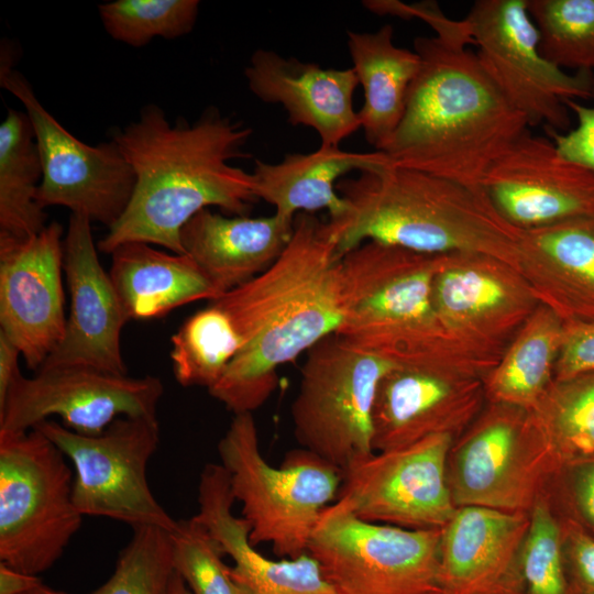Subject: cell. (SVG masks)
Listing matches in <instances>:
<instances>
[{"label": "cell", "instance_id": "obj_1", "mask_svg": "<svg viewBox=\"0 0 594 594\" xmlns=\"http://www.w3.org/2000/svg\"><path fill=\"white\" fill-rule=\"evenodd\" d=\"M340 261L332 221L301 212L267 270L209 301L229 316L243 343L208 389L213 398L234 415L253 414L276 391L279 367L338 331Z\"/></svg>", "mask_w": 594, "mask_h": 594}, {"label": "cell", "instance_id": "obj_2", "mask_svg": "<svg viewBox=\"0 0 594 594\" xmlns=\"http://www.w3.org/2000/svg\"><path fill=\"white\" fill-rule=\"evenodd\" d=\"M252 129L206 110L194 123H172L148 105L139 119L113 135L135 175L132 198L122 217L98 242L106 254L121 244L144 242L184 254L183 227L199 211L219 207L246 216L255 196L252 173L234 166Z\"/></svg>", "mask_w": 594, "mask_h": 594}, {"label": "cell", "instance_id": "obj_3", "mask_svg": "<svg viewBox=\"0 0 594 594\" xmlns=\"http://www.w3.org/2000/svg\"><path fill=\"white\" fill-rule=\"evenodd\" d=\"M470 32L419 36L420 69L383 151L398 166L481 188L490 166L529 125L468 50Z\"/></svg>", "mask_w": 594, "mask_h": 594}, {"label": "cell", "instance_id": "obj_4", "mask_svg": "<svg viewBox=\"0 0 594 594\" xmlns=\"http://www.w3.org/2000/svg\"><path fill=\"white\" fill-rule=\"evenodd\" d=\"M346 213L331 220L342 257L366 241L421 254H479L519 261L522 231L509 224L482 188L393 164L343 178ZM330 220V219H329Z\"/></svg>", "mask_w": 594, "mask_h": 594}, {"label": "cell", "instance_id": "obj_5", "mask_svg": "<svg viewBox=\"0 0 594 594\" xmlns=\"http://www.w3.org/2000/svg\"><path fill=\"white\" fill-rule=\"evenodd\" d=\"M444 254L366 241L340 261L336 334L397 364L443 358L444 326L432 289Z\"/></svg>", "mask_w": 594, "mask_h": 594}, {"label": "cell", "instance_id": "obj_6", "mask_svg": "<svg viewBox=\"0 0 594 594\" xmlns=\"http://www.w3.org/2000/svg\"><path fill=\"white\" fill-rule=\"evenodd\" d=\"M218 453L250 524L251 543H268L283 559L307 552L323 509L337 499L341 471L302 448L279 466L271 465L261 453L251 413L233 416Z\"/></svg>", "mask_w": 594, "mask_h": 594}, {"label": "cell", "instance_id": "obj_7", "mask_svg": "<svg viewBox=\"0 0 594 594\" xmlns=\"http://www.w3.org/2000/svg\"><path fill=\"white\" fill-rule=\"evenodd\" d=\"M66 459L36 428L0 433V563L37 576L79 530Z\"/></svg>", "mask_w": 594, "mask_h": 594}, {"label": "cell", "instance_id": "obj_8", "mask_svg": "<svg viewBox=\"0 0 594 594\" xmlns=\"http://www.w3.org/2000/svg\"><path fill=\"white\" fill-rule=\"evenodd\" d=\"M397 363L333 333L307 352L290 416L297 442L340 471L374 452L373 408Z\"/></svg>", "mask_w": 594, "mask_h": 594}, {"label": "cell", "instance_id": "obj_9", "mask_svg": "<svg viewBox=\"0 0 594 594\" xmlns=\"http://www.w3.org/2000/svg\"><path fill=\"white\" fill-rule=\"evenodd\" d=\"M441 532L365 521L333 502L307 552L340 594H442Z\"/></svg>", "mask_w": 594, "mask_h": 594}, {"label": "cell", "instance_id": "obj_10", "mask_svg": "<svg viewBox=\"0 0 594 594\" xmlns=\"http://www.w3.org/2000/svg\"><path fill=\"white\" fill-rule=\"evenodd\" d=\"M34 428L70 461L74 502L82 516L174 530L177 520L157 502L147 481V464L160 443L157 417H120L94 436L50 419Z\"/></svg>", "mask_w": 594, "mask_h": 594}, {"label": "cell", "instance_id": "obj_11", "mask_svg": "<svg viewBox=\"0 0 594 594\" xmlns=\"http://www.w3.org/2000/svg\"><path fill=\"white\" fill-rule=\"evenodd\" d=\"M464 20L483 70L529 128L569 131L564 100L592 97L594 75H570L541 55L527 0H477Z\"/></svg>", "mask_w": 594, "mask_h": 594}, {"label": "cell", "instance_id": "obj_12", "mask_svg": "<svg viewBox=\"0 0 594 594\" xmlns=\"http://www.w3.org/2000/svg\"><path fill=\"white\" fill-rule=\"evenodd\" d=\"M0 84L23 105L42 163L37 204L68 208L112 227L133 195L135 175L117 142L89 145L67 131L38 101L23 75L1 62Z\"/></svg>", "mask_w": 594, "mask_h": 594}, {"label": "cell", "instance_id": "obj_13", "mask_svg": "<svg viewBox=\"0 0 594 594\" xmlns=\"http://www.w3.org/2000/svg\"><path fill=\"white\" fill-rule=\"evenodd\" d=\"M451 435L374 451L341 471L334 502L358 518L406 529H442L455 512L448 482Z\"/></svg>", "mask_w": 594, "mask_h": 594}, {"label": "cell", "instance_id": "obj_14", "mask_svg": "<svg viewBox=\"0 0 594 594\" xmlns=\"http://www.w3.org/2000/svg\"><path fill=\"white\" fill-rule=\"evenodd\" d=\"M164 385L158 377H133L91 367L20 374L0 405V433L24 432L52 416L81 435H99L120 417H156Z\"/></svg>", "mask_w": 594, "mask_h": 594}, {"label": "cell", "instance_id": "obj_15", "mask_svg": "<svg viewBox=\"0 0 594 594\" xmlns=\"http://www.w3.org/2000/svg\"><path fill=\"white\" fill-rule=\"evenodd\" d=\"M481 188L521 231L594 213V172L566 158L548 135L529 130L490 166Z\"/></svg>", "mask_w": 594, "mask_h": 594}, {"label": "cell", "instance_id": "obj_16", "mask_svg": "<svg viewBox=\"0 0 594 594\" xmlns=\"http://www.w3.org/2000/svg\"><path fill=\"white\" fill-rule=\"evenodd\" d=\"M62 237L51 222L26 240L0 239V331L35 372L65 333Z\"/></svg>", "mask_w": 594, "mask_h": 594}, {"label": "cell", "instance_id": "obj_17", "mask_svg": "<svg viewBox=\"0 0 594 594\" xmlns=\"http://www.w3.org/2000/svg\"><path fill=\"white\" fill-rule=\"evenodd\" d=\"M64 271L70 295L65 333L37 371L82 366L128 374L120 342L130 319L99 262L91 221L82 215L72 213L69 218Z\"/></svg>", "mask_w": 594, "mask_h": 594}, {"label": "cell", "instance_id": "obj_18", "mask_svg": "<svg viewBox=\"0 0 594 594\" xmlns=\"http://www.w3.org/2000/svg\"><path fill=\"white\" fill-rule=\"evenodd\" d=\"M529 519L520 512L466 505L442 528V594H525L520 546Z\"/></svg>", "mask_w": 594, "mask_h": 594}, {"label": "cell", "instance_id": "obj_19", "mask_svg": "<svg viewBox=\"0 0 594 594\" xmlns=\"http://www.w3.org/2000/svg\"><path fill=\"white\" fill-rule=\"evenodd\" d=\"M244 76L256 98L285 109L290 124L315 130L320 146L340 147L361 129L353 107L359 81L352 67L323 68L258 48L252 54Z\"/></svg>", "mask_w": 594, "mask_h": 594}, {"label": "cell", "instance_id": "obj_20", "mask_svg": "<svg viewBox=\"0 0 594 594\" xmlns=\"http://www.w3.org/2000/svg\"><path fill=\"white\" fill-rule=\"evenodd\" d=\"M234 502L227 470L221 464H206L199 476L195 517L232 559L231 574L248 594H340L308 552L272 560L257 551L250 541V524L232 513Z\"/></svg>", "mask_w": 594, "mask_h": 594}, {"label": "cell", "instance_id": "obj_21", "mask_svg": "<svg viewBox=\"0 0 594 594\" xmlns=\"http://www.w3.org/2000/svg\"><path fill=\"white\" fill-rule=\"evenodd\" d=\"M294 220L224 216L204 209L180 231V243L220 296L267 270L288 244Z\"/></svg>", "mask_w": 594, "mask_h": 594}, {"label": "cell", "instance_id": "obj_22", "mask_svg": "<svg viewBox=\"0 0 594 594\" xmlns=\"http://www.w3.org/2000/svg\"><path fill=\"white\" fill-rule=\"evenodd\" d=\"M468 408L446 366L397 364L381 381L373 408V449L405 447L433 435H452Z\"/></svg>", "mask_w": 594, "mask_h": 594}, {"label": "cell", "instance_id": "obj_23", "mask_svg": "<svg viewBox=\"0 0 594 594\" xmlns=\"http://www.w3.org/2000/svg\"><path fill=\"white\" fill-rule=\"evenodd\" d=\"M386 157L378 151L360 153L319 146L310 153L287 154L278 163L256 160L252 172L255 196L285 219L324 209L330 220H338L348 211L338 183L350 172L373 167Z\"/></svg>", "mask_w": 594, "mask_h": 594}, {"label": "cell", "instance_id": "obj_24", "mask_svg": "<svg viewBox=\"0 0 594 594\" xmlns=\"http://www.w3.org/2000/svg\"><path fill=\"white\" fill-rule=\"evenodd\" d=\"M110 279L129 319H152L197 300L220 297L187 255L129 242L111 252Z\"/></svg>", "mask_w": 594, "mask_h": 594}, {"label": "cell", "instance_id": "obj_25", "mask_svg": "<svg viewBox=\"0 0 594 594\" xmlns=\"http://www.w3.org/2000/svg\"><path fill=\"white\" fill-rule=\"evenodd\" d=\"M449 487L454 503L517 512L528 497L531 459L509 421L476 431L452 461Z\"/></svg>", "mask_w": 594, "mask_h": 594}, {"label": "cell", "instance_id": "obj_26", "mask_svg": "<svg viewBox=\"0 0 594 594\" xmlns=\"http://www.w3.org/2000/svg\"><path fill=\"white\" fill-rule=\"evenodd\" d=\"M385 24L375 32H346V43L364 101L358 111L366 141L383 152L396 132L410 86L420 69V57L393 41Z\"/></svg>", "mask_w": 594, "mask_h": 594}, {"label": "cell", "instance_id": "obj_27", "mask_svg": "<svg viewBox=\"0 0 594 594\" xmlns=\"http://www.w3.org/2000/svg\"><path fill=\"white\" fill-rule=\"evenodd\" d=\"M549 268L552 299L565 322H594V213L522 231L520 261Z\"/></svg>", "mask_w": 594, "mask_h": 594}, {"label": "cell", "instance_id": "obj_28", "mask_svg": "<svg viewBox=\"0 0 594 594\" xmlns=\"http://www.w3.org/2000/svg\"><path fill=\"white\" fill-rule=\"evenodd\" d=\"M42 175L29 117L9 109L0 124V239L26 240L47 226L36 201Z\"/></svg>", "mask_w": 594, "mask_h": 594}, {"label": "cell", "instance_id": "obj_29", "mask_svg": "<svg viewBox=\"0 0 594 594\" xmlns=\"http://www.w3.org/2000/svg\"><path fill=\"white\" fill-rule=\"evenodd\" d=\"M170 343L177 382L207 389L220 381L243 345L229 316L212 302L188 317Z\"/></svg>", "mask_w": 594, "mask_h": 594}, {"label": "cell", "instance_id": "obj_30", "mask_svg": "<svg viewBox=\"0 0 594 594\" xmlns=\"http://www.w3.org/2000/svg\"><path fill=\"white\" fill-rule=\"evenodd\" d=\"M527 9L548 62L594 72V0H527Z\"/></svg>", "mask_w": 594, "mask_h": 594}, {"label": "cell", "instance_id": "obj_31", "mask_svg": "<svg viewBox=\"0 0 594 594\" xmlns=\"http://www.w3.org/2000/svg\"><path fill=\"white\" fill-rule=\"evenodd\" d=\"M558 314L534 322L518 339L495 372L492 389L509 403L532 402L548 382L563 339Z\"/></svg>", "mask_w": 594, "mask_h": 594}, {"label": "cell", "instance_id": "obj_32", "mask_svg": "<svg viewBox=\"0 0 594 594\" xmlns=\"http://www.w3.org/2000/svg\"><path fill=\"white\" fill-rule=\"evenodd\" d=\"M465 254H444L433 280L436 311L446 328L481 318L508 300L506 285L480 265L463 263Z\"/></svg>", "mask_w": 594, "mask_h": 594}, {"label": "cell", "instance_id": "obj_33", "mask_svg": "<svg viewBox=\"0 0 594 594\" xmlns=\"http://www.w3.org/2000/svg\"><path fill=\"white\" fill-rule=\"evenodd\" d=\"M198 0H116L99 4L106 32L116 41L141 47L154 37L176 38L191 32Z\"/></svg>", "mask_w": 594, "mask_h": 594}, {"label": "cell", "instance_id": "obj_34", "mask_svg": "<svg viewBox=\"0 0 594 594\" xmlns=\"http://www.w3.org/2000/svg\"><path fill=\"white\" fill-rule=\"evenodd\" d=\"M132 530L112 575L91 594H166L175 572L170 531L155 526Z\"/></svg>", "mask_w": 594, "mask_h": 594}, {"label": "cell", "instance_id": "obj_35", "mask_svg": "<svg viewBox=\"0 0 594 594\" xmlns=\"http://www.w3.org/2000/svg\"><path fill=\"white\" fill-rule=\"evenodd\" d=\"M174 569L191 594H248L233 579L218 541L195 516L170 531Z\"/></svg>", "mask_w": 594, "mask_h": 594}, {"label": "cell", "instance_id": "obj_36", "mask_svg": "<svg viewBox=\"0 0 594 594\" xmlns=\"http://www.w3.org/2000/svg\"><path fill=\"white\" fill-rule=\"evenodd\" d=\"M552 453L560 466L594 459V372L562 381Z\"/></svg>", "mask_w": 594, "mask_h": 594}, {"label": "cell", "instance_id": "obj_37", "mask_svg": "<svg viewBox=\"0 0 594 594\" xmlns=\"http://www.w3.org/2000/svg\"><path fill=\"white\" fill-rule=\"evenodd\" d=\"M520 570L525 594H569L563 527L544 505H538L529 519Z\"/></svg>", "mask_w": 594, "mask_h": 594}, {"label": "cell", "instance_id": "obj_38", "mask_svg": "<svg viewBox=\"0 0 594 594\" xmlns=\"http://www.w3.org/2000/svg\"><path fill=\"white\" fill-rule=\"evenodd\" d=\"M562 527L569 594H594V536L570 517Z\"/></svg>", "mask_w": 594, "mask_h": 594}, {"label": "cell", "instance_id": "obj_39", "mask_svg": "<svg viewBox=\"0 0 594 594\" xmlns=\"http://www.w3.org/2000/svg\"><path fill=\"white\" fill-rule=\"evenodd\" d=\"M592 97L594 98V77ZM564 105L575 116L576 127L563 133L544 129L546 135L566 158L594 172V107L572 99L564 100Z\"/></svg>", "mask_w": 594, "mask_h": 594}, {"label": "cell", "instance_id": "obj_40", "mask_svg": "<svg viewBox=\"0 0 594 594\" xmlns=\"http://www.w3.org/2000/svg\"><path fill=\"white\" fill-rule=\"evenodd\" d=\"M594 372V322H565L557 358L559 380Z\"/></svg>", "mask_w": 594, "mask_h": 594}, {"label": "cell", "instance_id": "obj_41", "mask_svg": "<svg viewBox=\"0 0 594 594\" xmlns=\"http://www.w3.org/2000/svg\"><path fill=\"white\" fill-rule=\"evenodd\" d=\"M569 474V496L573 513L569 515L594 536V459L565 468Z\"/></svg>", "mask_w": 594, "mask_h": 594}, {"label": "cell", "instance_id": "obj_42", "mask_svg": "<svg viewBox=\"0 0 594 594\" xmlns=\"http://www.w3.org/2000/svg\"><path fill=\"white\" fill-rule=\"evenodd\" d=\"M19 348L0 331V405L4 402L8 392L21 374L19 371Z\"/></svg>", "mask_w": 594, "mask_h": 594}, {"label": "cell", "instance_id": "obj_43", "mask_svg": "<svg viewBox=\"0 0 594 594\" xmlns=\"http://www.w3.org/2000/svg\"><path fill=\"white\" fill-rule=\"evenodd\" d=\"M36 575L26 574L0 563V594H23L38 585Z\"/></svg>", "mask_w": 594, "mask_h": 594}, {"label": "cell", "instance_id": "obj_44", "mask_svg": "<svg viewBox=\"0 0 594 594\" xmlns=\"http://www.w3.org/2000/svg\"><path fill=\"white\" fill-rule=\"evenodd\" d=\"M166 594H191V592L182 576L175 571L170 579Z\"/></svg>", "mask_w": 594, "mask_h": 594}, {"label": "cell", "instance_id": "obj_45", "mask_svg": "<svg viewBox=\"0 0 594 594\" xmlns=\"http://www.w3.org/2000/svg\"><path fill=\"white\" fill-rule=\"evenodd\" d=\"M23 594H67L61 591L53 590L43 583H40L35 587L31 588L30 591L23 593Z\"/></svg>", "mask_w": 594, "mask_h": 594}]
</instances>
